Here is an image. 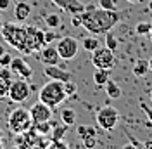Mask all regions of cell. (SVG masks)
<instances>
[{
    "mask_svg": "<svg viewBox=\"0 0 152 149\" xmlns=\"http://www.w3.org/2000/svg\"><path fill=\"white\" fill-rule=\"evenodd\" d=\"M80 18H81V26L94 33V35H102L107 33L121 21L123 14L118 12V10H107L102 7H95L94 4L85 5V10L80 12Z\"/></svg>",
    "mask_w": 152,
    "mask_h": 149,
    "instance_id": "6da1fadb",
    "label": "cell"
},
{
    "mask_svg": "<svg viewBox=\"0 0 152 149\" xmlns=\"http://www.w3.org/2000/svg\"><path fill=\"white\" fill-rule=\"evenodd\" d=\"M66 97L67 95H66V90H64V83L57 82V80H50L38 92V99L43 104L50 106V108H57L59 104L64 103Z\"/></svg>",
    "mask_w": 152,
    "mask_h": 149,
    "instance_id": "7a4b0ae2",
    "label": "cell"
},
{
    "mask_svg": "<svg viewBox=\"0 0 152 149\" xmlns=\"http://www.w3.org/2000/svg\"><path fill=\"white\" fill-rule=\"evenodd\" d=\"M2 37L4 40L9 44L10 47L18 49L21 52H24V45H26V26H21V24H16V23H4L2 26Z\"/></svg>",
    "mask_w": 152,
    "mask_h": 149,
    "instance_id": "3957f363",
    "label": "cell"
},
{
    "mask_svg": "<svg viewBox=\"0 0 152 149\" xmlns=\"http://www.w3.org/2000/svg\"><path fill=\"white\" fill-rule=\"evenodd\" d=\"M33 125V120H31V114H29L28 109L24 108H16L14 111L9 114V120H7V127L12 134L16 135H21L24 132H28Z\"/></svg>",
    "mask_w": 152,
    "mask_h": 149,
    "instance_id": "277c9868",
    "label": "cell"
},
{
    "mask_svg": "<svg viewBox=\"0 0 152 149\" xmlns=\"http://www.w3.org/2000/svg\"><path fill=\"white\" fill-rule=\"evenodd\" d=\"M95 120H97V125L100 127V128H104V130H113L114 127H116V123L119 120V113L116 108L113 106H104V108H100L97 114H95Z\"/></svg>",
    "mask_w": 152,
    "mask_h": 149,
    "instance_id": "5b68a950",
    "label": "cell"
},
{
    "mask_svg": "<svg viewBox=\"0 0 152 149\" xmlns=\"http://www.w3.org/2000/svg\"><path fill=\"white\" fill-rule=\"evenodd\" d=\"M92 54V64L95 68H102V69H113L114 68V52L107 47H97Z\"/></svg>",
    "mask_w": 152,
    "mask_h": 149,
    "instance_id": "8992f818",
    "label": "cell"
},
{
    "mask_svg": "<svg viewBox=\"0 0 152 149\" xmlns=\"http://www.w3.org/2000/svg\"><path fill=\"white\" fill-rule=\"evenodd\" d=\"M29 94H31V87L28 85L26 80H16V82H10V87H9V94H7V97H9L12 103H24L26 99L29 97Z\"/></svg>",
    "mask_w": 152,
    "mask_h": 149,
    "instance_id": "52a82bcc",
    "label": "cell"
},
{
    "mask_svg": "<svg viewBox=\"0 0 152 149\" xmlns=\"http://www.w3.org/2000/svg\"><path fill=\"white\" fill-rule=\"evenodd\" d=\"M56 49H57V52H59V57H61V59L69 61V59L76 57L78 50H80V44H78V40L73 38V37H62L57 42Z\"/></svg>",
    "mask_w": 152,
    "mask_h": 149,
    "instance_id": "ba28073f",
    "label": "cell"
},
{
    "mask_svg": "<svg viewBox=\"0 0 152 149\" xmlns=\"http://www.w3.org/2000/svg\"><path fill=\"white\" fill-rule=\"evenodd\" d=\"M29 114H31V120L33 123H42V121H50L52 118V108L43 104L42 101H38L37 104L31 106L29 109Z\"/></svg>",
    "mask_w": 152,
    "mask_h": 149,
    "instance_id": "9c48e42d",
    "label": "cell"
},
{
    "mask_svg": "<svg viewBox=\"0 0 152 149\" xmlns=\"http://www.w3.org/2000/svg\"><path fill=\"white\" fill-rule=\"evenodd\" d=\"M9 68L12 69V73L18 74L19 78H23V80H29V78L33 76L31 66H29L24 59H21V57H12V63H10Z\"/></svg>",
    "mask_w": 152,
    "mask_h": 149,
    "instance_id": "30bf717a",
    "label": "cell"
},
{
    "mask_svg": "<svg viewBox=\"0 0 152 149\" xmlns=\"http://www.w3.org/2000/svg\"><path fill=\"white\" fill-rule=\"evenodd\" d=\"M43 74L50 78V80H57V82H62V83H66L69 80H73V74L66 71V69H62V68H59L57 64H48L43 68Z\"/></svg>",
    "mask_w": 152,
    "mask_h": 149,
    "instance_id": "8fae6325",
    "label": "cell"
},
{
    "mask_svg": "<svg viewBox=\"0 0 152 149\" xmlns=\"http://www.w3.org/2000/svg\"><path fill=\"white\" fill-rule=\"evenodd\" d=\"M52 2L56 4L57 7L67 10V12H71V14H80V12L85 10V5H83L80 0H52Z\"/></svg>",
    "mask_w": 152,
    "mask_h": 149,
    "instance_id": "7c38bea8",
    "label": "cell"
},
{
    "mask_svg": "<svg viewBox=\"0 0 152 149\" xmlns=\"http://www.w3.org/2000/svg\"><path fill=\"white\" fill-rule=\"evenodd\" d=\"M40 59H42V63L45 66L48 64H59V52H57L56 47L52 45H45L42 49V54H40Z\"/></svg>",
    "mask_w": 152,
    "mask_h": 149,
    "instance_id": "4fadbf2b",
    "label": "cell"
},
{
    "mask_svg": "<svg viewBox=\"0 0 152 149\" xmlns=\"http://www.w3.org/2000/svg\"><path fill=\"white\" fill-rule=\"evenodd\" d=\"M29 14H31V5H29L28 2H24V0L16 2V7H14V18H16L18 23L26 21V19L29 18Z\"/></svg>",
    "mask_w": 152,
    "mask_h": 149,
    "instance_id": "5bb4252c",
    "label": "cell"
},
{
    "mask_svg": "<svg viewBox=\"0 0 152 149\" xmlns=\"http://www.w3.org/2000/svg\"><path fill=\"white\" fill-rule=\"evenodd\" d=\"M111 78V69H102V68H95L94 71V82L97 87H104L107 80Z\"/></svg>",
    "mask_w": 152,
    "mask_h": 149,
    "instance_id": "9a60e30c",
    "label": "cell"
},
{
    "mask_svg": "<svg viewBox=\"0 0 152 149\" xmlns=\"http://www.w3.org/2000/svg\"><path fill=\"white\" fill-rule=\"evenodd\" d=\"M147 71H149V61H145V59L137 61V63L133 64V69H132V73L135 74V76H138V78L145 76V74H147Z\"/></svg>",
    "mask_w": 152,
    "mask_h": 149,
    "instance_id": "2e32d148",
    "label": "cell"
},
{
    "mask_svg": "<svg viewBox=\"0 0 152 149\" xmlns=\"http://www.w3.org/2000/svg\"><path fill=\"white\" fill-rule=\"evenodd\" d=\"M61 120H62V123L66 127H73L76 123V113L73 109H69V108H64L61 111Z\"/></svg>",
    "mask_w": 152,
    "mask_h": 149,
    "instance_id": "e0dca14e",
    "label": "cell"
},
{
    "mask_svg": "<svg viewBox=\"0 0 152 149\" xmlns=\"http://www.w3.org/2000/svg\"><path fill=\"white\" fill-rule=\"evenodd\" d=\"M104 87H105L107 95H109L111 99H119V97H121V89H119L118 83H114L113 80H107V83H105Z\"/></svg>",
    "mask_w": 152,
    "mask_h": 149,
    "instance_id": "ac0fdd59",
    "label": "cell"
},
{
    "mask_svg": "<svg viewBox=\"0 0 152 149\" xmlns=\"http://www.w3.org/2000/svg\"><path fill=\"white\" fill-rule=\"evenodd\" d=\"M151 30H152L151 21H140V23L137 24L135 31H137L138 35H142V37H149V35H151Z\"/></svg>",
    "mask_w": 152,
    "mask_h": 149,
    "instance_id": "d6986e66",
    "label": "cell"
},
{
    "mask_svg": "<svg viewBox=\"0 0 152 149\" xmlns=\"http://www.w3.org/2000/svg\"><path fill=\"white\" fill-rule=\"evenodd\" d=\"M61 23H62V18H61V14H48L45 16V24H47L48 28H59L61 26Z\"/></svg>",
    "mask_w": 152,
    "mask_h": 149,
    "instance_id": "ffe728a7",
    "label": "cell"
},
{
    "mask_svg": "<svg viewBox=\"0 0 152 149\" xmlns=\"http://www.w3.org/2000/svg\"><path fill=\"white\" fill-rule=\"evenodd\" d=\"M83 47H85L86 52H94L97 47H100V42H99L95 37H85V40H83Z\"/></svg>",
    "mask_w": 152,
    "mask_h": 149,
    "instance_id": "44dd1931",
    "label": "cell"
},
{
    "mask_svg": "<svg viewBox=\"0 0 152 149\" xmlns=\"http://www.w3.org/2000/svg\"><path fill=\"white\" fill-rule=\"evenodd\" d=\"M118 45H119L118 38L114 37L111 31H107V33H105V47H107V49H111V50L114 52V50L118 49Z\"/></svg>",
    "mask_w": 152,
    "mask_h": 149,
    "instance_id": "7402d4cb",
    "label": "cell"
},
{
    "mask_svg": "<svg viewBox=\"0 0 152 149\" xmlns=\"http://www.w3.org/2000/svg\"><path fill=\"white\" fill-rule=\"evenodd\" d=\"M76 132H78V135H80V137H86V135H97L95 128H94V127H88V125H80V127L76 128Z\"/></svg>",
    "mask_w": 152,
    "mask_h": 149,
    "instance_id": "603a6c76",
    "label": "cell"
},
{
    "mask_svg": "<svg viewBox=\"0 0 152 149\" xmlns=\"http://www.w3.org/2000/svg\"><path fill=\"white\" fill-rule=\"evenodd\" d=\"M35 130H37L38 134H42V135H47V134H50V130H52V127H50V121L35 123Z\"/></svg>",
    "mask_w": 152,
    "mask_h": 149,
    "instance_id": "cb8c5ba5",
    "label": "cell"
},
{
    "mask_svg": "<svg viewBox=\"0 0 152 149\" xmlns=\"http://www.w3.org/2000/svg\"><path fill=\"white\" fill-rule=\"evenodd\" d=\"M83 140V146L86 149H95L97 148V137L95 135H86V137H81Z\"/></svg>",
    "mask_w": 152,
    "mask_h": 149,
    "instance_id": "d4e9b609",
    "label": "cell"
},
{
    "mask_svg": "<svg viewBox=\"0 0 152 149\" xmlns=\"http://www.w3.org/2000/svg\"><path fill=\"white\" fill-rule=\"evenodd\" d=\"M52 134H54V135H52V139H54V142H56V140H62V137H64V134H66V125L62 123V127H56Z\"/></svg>",
    "mask_w": 152,
    "mask_h": 149,
    "instance_id": "484cf974",
    "label": "cell"
},
{
    "mask_svg": "<svg viewBox=\"0 0 152 149\" xmlns=\"http://www.w3.org/2000/svg\"><path fill=\"white\" fill-rule=\"evenodd\" d=\"M64 90H66L67 97H69V95H75V94L78 92V85H76L73 80H69V82H66V83H64Z\"/></svg>",
    "mask_w": 152,
    "mask_h": 149,
    "instance_id": "4316f807",
    "label": "cell"
},
{
    "mask_svg": "<svg viewBox=\"0 0 152 149\" xmlns=\"http://www.w3.org/2000/svg\"><path fill=\"white\" fill-rule=\"evenodd\" d=\"M9 87H10V80H5L0 76V97H5L9 94Z\"/></svg>",
    "mask_w": 152,
    "mask_h": 149,
    "instance_id": "83f0119b",
    "label": "cell"
},
{
    "mask_svg": "<svg viewBox=\"0 0 152 149\" xmlns=\"http://www.w3.org/2000/svg\"><path fill=\"white\" fill-rule=\"evenodd\" d=\"M10 63H12V56H10L9 52H4L0 56V68H9Z\"/></svg>",
    "mask_w": 152,
    "mask_h": 149,
    "instance_id": "f1b7e54d",
    "label": "cell"
},
{
    "mask_svg": "<svg viewBox=\"0 0 152 149\" xmlns=\"http://www.w3.org/2000/svg\"><path fill=\"white\" fill-rule=\"evenodd\" d=\"M99 7L107 10H116V4H114V0H99Z\"/></svg>",
    "mask_w": 152,
    "mask_h": 149,
    "instance_id": "f546056e",
    "label": "cell"
},
{
    "mask_svg": "<svg viewBox=\"0 0 152 149\" xmlns=\"http://www.w3.org/2000/svg\"><path fill=\"white\" fill-rule=\"evenodd\" d=\"M138 108H140V109H142V111L145 113V114H147V118H149V121L152 123V108H149V106H147V104L143 103V101H140V104H138Z\"/></svg>",
    "mask_w": 152,
    "mask_h": 149,
    "instance_id": "4dcf8cb0",
    "label": "cell"
},
{
    "mask_svg": "<svg viewBox=\"0 0 152 149\" xmlns=\"http://www.w3.org/2000/svg\"><path fill=\"white\" fill-rule=\"evenodd\" d=\"M12 69H10V68H0V76H2V78H5V80H10V82H12Z\"/></svg>",
    "mask_w": 152,
    "mask_h": 149,
    "instance_id": "1f68e13d",
    "label": "cell"
},
{
    "mask_svg": "<svg viewBox=\"0 0 152 149\" xmlns=\"http://www.w3.org/2000/svg\"><path fill=\"white\" fill-rule=\"evenodd\" d=\"M56 38H57V35L54 33V31H45V45L52 44V42H54Z\"/></svg>",
    "mask_w": 152,
    "mask_h": 149,
    "instance_id": "d6a6232c",
    "label": "cell"
},
{
    "mask_svg": "<svg viewBox=\"0 0 152 149\" xmlns=\"http://www.w3.org/2000/svg\"><path fill=\"white\" fill-rule=\"evenodd\" d=\"M71 24L73 26H81V18H80V14H73V18H71Z\"/></svg>",
    "mask_w": 152,
    "mask_h": 149,
    "instance_id": "836d02e7",
    "label": "cell"
},
{
    "mask_svg": "<svg viewBox=\"0 0 152 149\" xmlns=\"http://www.w3.org/2000/svg\"><path fill=\"white\" fill-rule=\"evenodd\" d=\"M10 7V0H0V10H7Z\"/></svg>",
    "mask_w": 152,
    "mask_h": 149,
    "instance_id": "e575fe53",
    "label": "cell"
},
{
    "mask_svg": "<svg viewBox=\"0 0 152 149\" xmlns=\"http://www.w3.org/2000/svg\"><path fill=\"white\" fill-rule=\"evenodd\" d=\"M54 149H67V146L62 142V140H56V144H54Z\"/></svg>",
    "mask_w": 152,
    "mask_h": 149,
    "instance_id": "d590c367",
    "label": "cell"
},
{
    "mask_svg": "<svg viewBox=\"0 0 152 149\" xmlns=\"http://www.w3.org/2000/svg\"><path fill=\"white\" fill-rule=\"evenodd\" d=\"M121 149H137V146H133V144H126V146H123Z\"/></svg>",
    "mask_w": 152,
    "mask_h": 149,
    "instance_id": "8d00e7d4",
    "label": "cell"
},
{
    "mask_svg": "<svg viewBox=\"0 0 152 149\" xmlns=\"http://www.w3.org/2000/svg\"><path fill=\"white\" fill-rule=\"evenodd\" d=\"M4 52H5V49H4V47L0 45V56H2V54H4Z\"/></svg>",
    "mask_w": 152,
    "mask_h": 149,
    "instance_id": "74e56055",
    "label": "cell"
},
{
    "mask_svg": "<svg viewBox=\"0 0 152 149\" xmlns=\"http://www.w3.org/2000/svg\"><path fill=\"white\" fill-rule=\"evenodd\" d=\"M126 2H130V4H137V2H140V0H126Z\"/></svg>",
    "mask_w": 152,
    "mask_h": 149,
    "instance_id": "f35d334b",
    "label": "cell"
},
{
    "mask_svg": "<svg viewBox=\"0 0 152 149\" xmlns=\"http://www.w3.org/2000/svg\"><path fill=\"white\" fill-rule=\"evenodd\" d=\"M149 71H152V59L149 61Z\"/></svg>",
    "mask_w": 152,
    "mask_h": 149,
    "instance_id": "ab89813d",
    "label": "cell"
},
{
    "mask_svg": "<svg viewBox=\"0 0 152 149\" xmlns=\"http://www.w3.org/2000/svg\"><path fill=\"white\" fill-rule=\"evenodd\" d=\"M149 10H151V12H152V0H151V2H149Z\"/></svg>",
    "mask_w": 152,
    "mask_h": 149,
    "instance_id": "60d3db41",
    "label": "cell"
},
{
    "mask_svg": "<svg viewBox=\"0 0 152 149\" xmlns=\"http://www.w3.org/2000/svg\"><path fill=\"white\" fill-rule=\"evenodd\" d=\"M4 24V19H2V14H0V26Z\"/></svg>",
    "mask_w": 152,
    "mask_h": 149,
    "instance_id": "b9f144b4",
    "label": "cell"
},
{
    "mask_svg": "<svg viewBox=\"0 0 152 149\" xmlns=\"http://www.w3.org/2000/svg\"><path fill=\"white\" fill-rule=\"evenodd\" d=\"M2 137H4V134H2V130H0V142H2Z\"/></svg>",
    "mask_w": 152,
    "mask_h": 149,
    "instance_id": "7bdbcfd3",
    "label": "cell"
},
{
    "mask_svg": "<svg viewBox=\"0 0 152 149\" xmlns=\"http://www.w3.org/2000/svg\"><path fill=\"white\" fill-rule=\"evenodd\" d=\"M151 101H152V90H151Z\"/></svg>",
    "mask_w": 152,
    "mask_h": 149,
    "instance_id": "ee69618b",
    "label": "cell"
},
{
    "mask_svg": "<svg viewBox=\"0 0 152 149\" xmlns=\"http://www.w3.org/2000/svg\"><path fill=\"white\" fill-rule=\"evenodd\" d=\"M149 37H152V30H151V35H149Z\"/></svg>",
    "mask_w": 152,
    "mask_h": 149,
    "instance_id": "f6af8a7d",
    "label": "cell"
}]
</instances>
